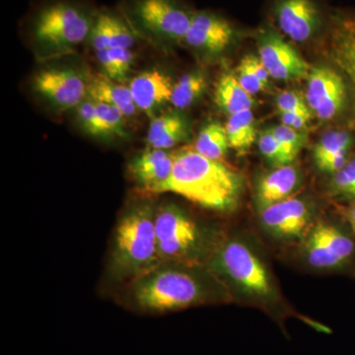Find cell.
Wrapping results in <instances>:
<instances>
[{"label":"cell","mask_w":355,"mask_h":355,"mask_svg":"<svg viewBox=\"0 0 355 355\" xmlns=\"http://www.w3.org/2000/svg\"><path fill=\"white\" fill-rule=\"evenodd\" d=\"M242 184L241 176L221 161L187 147L177 151L164 193H177L205 209L229 211L239 202Z\"/></svg>","instance_id":"cell-1"},{"label":"cell","mask_w":355,"mask_h":355,"mask_svg":"<svg viewBox=\"0 0 355 355\" xmlns=\"http://www.w3.org/2000/svg\"><path fill=\"white\" fill-rule=\"evenodd\" d=\"M195 266L160 263L128 282V305L144 314H164L202 304L209 300L207 282L191 272Z\"/></svg>","instance_id":"cell-2"},{"label":"cell","mask_w":355,"mask_h":355,"mask_svg":"<svg viewBox=\"0 0 355 355\" xmlns=\"http://www.w3.org/2000/svg\"><path fill=\"white\" fill-rule=\"evenodd\" d=\"M153 203L141 202L128 207L116 224L110 272L119 282L137 279L161 263L159 258Z\"/></svg>","instance_id":"cell-3"},{"label":"cell","mask_w":355,"mask_h":355,"mask_svg":"<svg viewBox=\"0 0 355 355\" xmlns=\"http://www.w3.org/2000/svg\"><path fill=\"white\" fill-rule=\"evenodd\" d=\"M155 229L161 263L197 266L205 249L202 229L183 209L166 203L155 211Z\"/></svg>","instance_id":"cell-4"},{"label":"cell","mask_w":355,"mask_h":355,"mask_svg":"<svg viewBox=\"0 0 355 355\" xmlns=\"http://www.w3.org/2000/svg\"><path fill=\"white\" fill-rule=\"evenodd\" d=\"M92 13L69 2H57L42 9L33 22L35 43L51 53L69 51L90 36Z\"/></svg>","instance_id":"cell-5"},{"label":"cell","mask_w":355,"mask_h":355,"mask_svg":"<svg viewBox=\"0 0 355 355\" xmlns=\"http://www.w3.org/2000/svg\"><path fill=\"white\" fill-rule=\"evenodd\" d=\"M214 268L249 295L268 298L272 295L270 275L263 261L246 245L230 241L214 254Z\"/></svg>","instance_id":"cell-6"},{"label":"cell","mask_w":355,"mask_h":355,"mask_svg":"<svg viewBox=\"0 0 355 355\" xmlns=\"http://www.w3.org/2000/svg\"><path fill=\"white\" fill-rule=\"evenodd\" d=\"M130 12L142 31L168 42L184 41L193 16L176 0H135Z\"/></svg>","instance_id":"cell-7"},{"label":"cell","mask_w":355,"mask_h":355,"mask_svg":"<svg viewBox=\"0 0 355 355\" xmlns=\"http://www.w3.org/2000/svg\"><path fill=\"white\" fill-rule=\"evenodd\" d=\"M87 77L71 67L44 69L33 79L35 92L60 111L77 108L88 95Z\"/></svg>","instance_id":"cell-8"},{"label":"cell","mask_w":355,"mask_h":355,"mask_svg":"<svg viewBox=\"0 0 355 355\" xmlns=\"http://www.w3.org/2000/svg\"><path fill=\"white\" fill-rule=\"evenodd\" d=\"M306 102L320 120L329 121L342 111L347 102V86L342 76L327 67L311 69Z\"/></svg>","instance_id":"cell-9"},{"label":"cell","mask_w":355,"mask_h":355,"mask_svg":"<svg viewBox=\"0 0 355 355\" xmlns=\"http://www.w3.org/2000/svg\"><path fill=\"white\" fill-rule=\"evenodd\" d=\"M259 55L270 76L277 80H295L309 76V64L277 33L266 31L261 35Z\"/></svg>","instance_id":"cell-10"},{"label":"cell","mask_w":355,"mask_h":355,"mask_svg":"<svg viewBox=\"0 0 355 355\" xmlns=\"http://www.w3.org/2000/svg\"><path fill=\"white\" fill-rule=\"evenodd\" d=\"M354 243L340 229L327 223H318L305 243L308 263L317 268H336L349 260Z\"/></svg>","instance_id":"cell-11"},{"label":"cell","mask_w":355,"mask_h":355,"mask_svg":"<svg viewBox=\"0 0 355 355\" xmlns=\"http://www.w3.org/2000/svg\"><path fill=\"white\" fill-rule=\"evenodd\" d=\"M177 151L148 148L130 161V172L139 191L146 195L164 193L174 169Z\"/></svg>","instance_id":"cell-12"},{"label":"cell","mask_w":355,"mask_h":355,"mask_svg":"<svg viewBox=\"0 0 355 355\" xmlns=\"http://www.w3.org/2000/svg\"><path fill=\"white\" fill-rule=\"evenodd\" d=\"M263 227L275 237L295 239L305 234L309 227L311 209L300 198H288L261 210Z\"/></svg>","instance_id":"cell-13"},{"label":"cell","mask_w":355,"mask_h":355,"mask_svg":"<svg viewBox=\"0 0 355 355\" xmlns=\"http://www.w3.org/2000/svg\"><path fill=\"white\" fill-rule=\"evenodd\" d=\"M235 30L227 20L210 12L193 14L184 42L196 50L220 53L232 43Z\"/></svg>","instance_id":"cell-14"},{"label":"cell","mask_w":355,"mask_h":355,"mask_svg":"<svg viewBox=\"0 0 355 355\" xmlns=\"http://www.w3.org/2000/svg\"><path fill=\"white\" fill-rule=\"evenodd\" d=\"M275 15L282 31L299 43L309 40L320 24V11L314 0H279Z\"/></svg>","instance_id":"cell-15"},{"label":"cell","mask_w":355,"mask_h":355,"mask_svg":"<svg viewBox=\"0 0 355 355\" xmlns=\"http://www.w3.org/2000/svg\"><path fill=\"white\" fill-rule=\"evenodd\" d=\"M173 87L169 76L159 70H148L135 76L130 89L137 109L151 119L157 116L159 110L171 103Z\"/></svg>","instance_id":"cell-16"},{"label":"cell","mask_w":355,"mask_h":355,"mask_svg":"<svg viewBox=\"0 0 355 355\" xmlns=\"http://www.w3.org/2000/svg\"><path fill=\"white\" fill-rule=\"evenodd\" d=\"M329 51L334 62L355 85V14H343L333 20Z\"/></svg>","instance_id":"cell-17"},{"label":"cell","mask_w":355,"mask_h":355,"mask_svg":"<svg viewBox=\"0 0 355 355\" xmlns=\"http://www.w3.org/2000/svg\"><path fill=\"white\" fill-rule=\"evenodd\" d=\"M299 181V172L294 166L275 167L259 181L256 191L257 207L261 211L270 205L291 198Z\"/></svg>","instance_id":"cell-18"},{"label":"cell","mask_w":355,"mask_h":355,"mask_svg":"<svg viewBox=\"0 0 355 355\" xmlns=\"http://www.w3.org/2000/svg\"><path fill=\"white\" fill-rule=\"evenodd\" d=\"M88 97L94 101L106 103L120 110L125 116H135L137 107L130 87L116 83L106 76L96 77L89 84Z\"/></svg>","instance_id":"cell-19"},{"label":"cell","mask_w":355,"mask_h":355,"mask_svg":"<svg viewBox=\"0 0 355 355\" xmlns=\"http://www.w3.org/2000/svg\"><path fill=\"white\" fill-rule=\"evenodd\" d=\"M214 102L221 111L231 116L239 112L252 110L254 101L253 96L242 87L234 76L225 73L216 84Z\"/></svg>","instance_id":"cell-20"},{"label":"cell","mask_w":355,"mask_h":355,"mask_svg":"<svg viewBox=\"0 0 355 355\" xmlns=\"http://www.w3.org/2000/svg\"><path fill=\"white\" fill-rule=\"evenodd\" d=\"M225 128L230 148L239 153H244L256 141V125L252 110L229 116Z\"/></svg>","instance_id":"cell-21"},{"label":"cell","mask_w":355,"mask_h":355,"mask_svg":"<svg viewBox=\"0 0 355 355\" xmlns=\"http://www.w3.org/2000/svg\"><path fill=\"white\" fill-rule=\"evenodd\" d=\"M193 148L205 157L220 161L230 148L225 127L217 121L207 123L198 133Z\"/></svg>","instance_id":"cell-22"},{"label":"cell","mask_w":355,"mask_h":355,"mask_svg":"<svg viewBox=\"0 0 355 355\" xmlns=\"http://www.w3.org/2000/svg\"><path fill=\"white\" fill-rule=\"evenodd\" d=\"M207 88V77L200 70L184 74L173 87L171 104L177 109L191 106Z\"/></svg>","instance_id":"cell-23"},{"label":"cell","mask_w":355,"mask_h":355,"mask_svg":"<svg viewBox=\"0 0 355 355\" xmlns=\"http://www.w3.org/2000/svg\"><path fill=\"white\" fill-rule=\"evenodd\" d=\"M352 139L349 132L343 130H331L324 132L314 147L315 162L321 164L329 159L343 153H349Z\"/></svg>","instance_id":"cell-24"},{"label":"cell","mask_w":355,"mask_h":355,"mask_svg":"<svg viewBox=\"0 0 355 355\" xmlns=\"http://www.w3.org/2000/svg\"><path fill=\"white\" fill-rule=\"evenodd\" d=\"M98 116L101 121L103 128L106 132L107 139L112 137H127V127H125V116L120 110L106 103L95 101Z\"/></svg>","instance_id":"cell-25"},{"label":"cell","mask_w":355,"mask_h":355,"mask_svg":"<svg viewBox=\"0 0 355 355\" xmlns=\"http://www.w3.org/2000/svg\"><path fill=\"white\" fill-rule=\"evenodd\" d=\"M330 191L336 198L355 202V159L347 161L340 171L333 174Z\"/></svg>","instance_id":"cell-26"},{"label":"cell","mask_w":355,"mask_h":355,"mask_svg":"<svg viewBox=\"0 0 355 355\" xmlns=\"http://www.w3.org/2000/svg\"><path fill=\"white\" fill-rule=\"evenodd\" d=\"M77 120L86 133L98 139H107L106 132L98 116L95 101L86 98L76 108Z\"/></svg>","instance_id":"cell-27"},{"label":"cell","mask_w":355,"mask_h":355,"mask_svg":"<svg viewBox=\"0 0 355 355\" xmlns=\"http://www.w3.org/2000/svg\"><path fill=\"white\" fill-rule=\"evenodd\" d=\"M270 130H272L273 135L282 146L289 163H291L304 146L306 135L297 130H294V128L284 125H277V127L272 128Z\"/></svg>","instance_id":"cell-28"},{"label":"cell","mask_w":355,"mask_h":355,"mask_svg":"<svg viewBox=\"0 0 355 355\" xmlns=\"http://www.w3.org/2000/svg\"><path fill=\"white\" fill-rule=\"evenodd\" d=\"M259 147L263 157L275 167L291 164L270 128L261 132L259 137Z\"/></svg>","instance_id":"cell-29"},{"label":"cell","mask_w":355,"mask_h":355,"mask_svg":"<svg viewBox=\"0 0 355 355\" xmlns=\"http://www.w3.org/2000/svg\"><path fill=\"white\" fill-rule=\"evenodd\" d=\"M135 35L120 18L111 14L110 17V49H130L135 44Z\"/></svg>","instance_id":"cell-30"},{"label":"cell","mask_w":355,"mask_h":355,"mask_svg":"<svg viewBox=\"0 0 355 355\" xmlns=\"http://www.w3.org/2000/svg\"><path fill=\"white\" fill-rule=\"evenodd\" d=\"M189 133H190L189 123L186 119L184 118L183 120L180 121L176 125H173L171 128L166 130L161 137L156 139L153 146L148 147V148L170 150L173 147L178 146V144L188 139Z\"/></svg>","instance_id":"cell-31"},{"label":"cell","mask_w":355,"mask_h":355,"mask_svg":"<svg viewBox=\"0 0 355 355\" xmlns=\"http://www.w3.org/2000/svg\"><path fill=\"white\" fill-rule=\"evenodd\" d=\"M110 17L111 14L107 12L96 16L89 36L96 53L110 49Z\"/></svg>","instance_id":"cell-32"},{"label":"cell","mask_w":355,"mask_h":355,"mask_svg":"<svg viewBox=\"0 0 355 355\" xmlns=\"http://www.w3.org/2000/svg\"><path fill=\"white\" fill-rule=\"evenodd\" d=\"M184 116L176 112H169L157 114L151 119L150 125H149L148 132H147V146L150 147L159 137L163 135L166 130L171 128L173 125H176L180 121L183 120Z\"/></svg>","instance_id":"cell-33"},{"label":"cell","mask_w":355,"mask_h":355,"mask_svg":"<svg viewBox=\"0 0 355 355\" xmlns=\"http://www.w3.org/2000/svg\"><path fill=\"white\" fill-rule=\"evenodd\" d=\"M236 78L241 84L242 87L252 96L258 94L259 92L265 90L266 88V84L261 83V79L254 72L248 55L243 58L241 62H240Z\"/></svg>","instance_id":"cell-34"},{"label":"cell","mask_w":355,"mask_h":355,"mask_svg":"<svg viewBox=\"0 0 355 355\" xmlns=\"http://www.w3.org/2000/svg\"><path fill=\"white\" fill-rule=\"evenodd\" d=\"M277 106L279 112H289L312 116L307 102L295 91H284L277 98Z\"/></svg>","instance_id":"cell-35"},{"label":"cell","mask_w":355,"mask_h":355,"mask_svg":"<svg viewBox=\"0 0 355 355\" xmlns=\"http://www.w3.org/2000/svg\"><path fill=\"white\" fill-rule=\"evenodd\" d=\"M109 55L116 69V81H121L125 79L128 72L132 69L135 55L130 49H109Z\"/></svg>","instance_id":"cell-36"},{"label":"cell","mask_w":355,"mask_h":355,"mask_svg":"<svg viewBox=\"0 0 355 355\" xmlns=\"http://www.w3.org/2000/svg\"><path fill=\"white\" fill-rule=\"evenodd\" d=\"M279 113L282 125L297 130L307 127L308 123L312 118V116H308V114L289 113V112H279Z\"/></svg>","instance_id":"cell-37"},{"label":"cell","mask_w":355,"mask_h":355,"mask_svg":"<svg viewBox=\"0 0 355 355\" xmlns=\"http://www.w3.org/2000/svg\"><path fill=\"white\" fill-rule=\"evenodd\" d=\"M108 50L97 51L96 57H97L102 69L104 70L105 76L108 77L112 80L116 81V69H114L113 62L110 58Z\"/></svg>","instance_id":"cell-38"},{"label":"cell","mask_w":355,"mask_h":355,"mask_svg":"<svg viewBox=\"0 0 355 355\" xmlns=\"http://www.w3.org/2000/svg\"><path fill=\"white\" fill-rule=\"evenodd\" d=\"M248 58H249L252 67H253L259 78L261 79V83H265L268 86V81H270V73H268L263 62H261L260 58L254 57V55H248Z\"/></svg>","instance_id":"cell-39"},{"label":"cell","mask_w":355,"mask_h":355,"mask_svg":"<svg viewBox=\"0 0 355 355\" xmlns=\"http://www.w3.org/2000/svg\"><path fill=\"white\" fill-rule=\"evenodd\" d=\"M345 216H347V221L349 222L350 226H352V230L355 233V202L349 205V209L345 211Z\"/></svg>","instance_id":"cell-40"}]
</instances>
